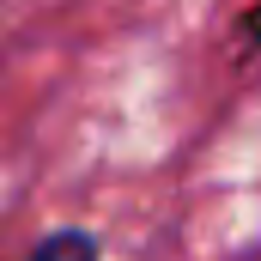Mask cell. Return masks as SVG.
I'll list each match as a JSON object with an SVG mask.
<instances>
[{"label": "cell", "instance_id": "6da1fadb", "mask_svg": "<svg viewBox=\"0 0 261 261\" xmlns=\"http://www.w3.org/2000/svg\"><path fill=\"white\" fill-rule=\"evenodd\" d=\"M31 261H103V249H97L91 231H49L31 249Z\"/></svg>", "mask_w": 261, "mask_h": 261}]
</instances>
